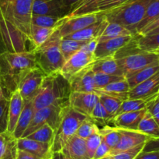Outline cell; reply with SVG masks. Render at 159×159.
Returning a JSON list of instances; mask_svg holds the SVG:
<instances>
[{
  "mask_svg": "<svg viewBox=\"0 0 159 159\" xmlns=\"http://www.w3.org/2000/svg\"><path fill=\"white\" fill-rule=\"evenodd\" d=\"M134 159H159V151H142L136 156Z\"/></svg>",
  "mask_w": 159,
  "mask_h": 159,
  "instance_id": "cell-50",
  "label": "cell"
},
{
  "mask_svg": "<svg viewBox=\"0 0 159 159\" xmlns=\"http://www.w3.org/2000/svg\"><path fill=\"white\" fill-rule=\"evenodd\" d=\"M34 0L0 1V38L6 51H26L30 41Z\"/></svg>",
  "mask_w": 159,
  "mask_h": 159,
  "instance_id": "cell-1",
  "label": "cell"
},
{
  "mask_svg": "<svg viewBox=\"0 0 159 159\" xmlns=\"http://www.w3.org/2000/svg\"><path fill=\"white\" fill-rule=\"evenodd\" d=\"M98 101L99 95L96 93L71 91L68 104L73 110L90 118Z\"/></svg>",
  "mask_w": 159,
  "mask_h": 159,
  "instance_id": "cell-12",
  "label": "cell"
},
{
  "mask_svg": "<svg viewBox=\"0 0 159 159\" xmlns=\"http://www.w3.org/2000/svg\"><path fill=\"white\" fill-rule=\"evenodd\" d=\"M158 33H159V27L157 28V29L154 30V31H151L149 34H148L147 35H152V34H158Z\"/></svg>",
  "mask_w": 159,
  "mask_h": 159,
  "instance_id": "cell-57",
  "label": "cell"
},
{
  "mask_svg": "<svg viewBox=\"0 0 159 159\" xmlns=\"http://www.w3.org/2000/svg\"><path fill=\"white\" fill-rule=\"evenodd\" d=\"M152 52H154V53H155V54H156L157 56H158V59H159V48H157V49H155V51H152Z\"/></svg>",
  "mask_w": 159,
  "mask_h": 159,
  "instance_id": "cell-58",
  "label": "cell"
},
{
  "mask_svg": "<svg viewBox=\"0 0 159 159\" xmlns=\"http://www.w3.org/2000/svg\"><path fill=\"white\" fill-rule=\"evenodd\" d=\"M61 151L70 159H90L88 155L85 140L76 135L68 140Z\"/></svg>",
  "mask_w": 159,
  "mask_h": 159,
  "instance_id": "cell-22",
  "label": "cell"
},
{
  "mask_svg": "<svg viewBox=\"0 0 159 159\" xmlns=\"http://www.w3.org/2000/svg\"><path fill=\"white\" fill-rule=\"evenodd\" d=\"M144 145H145V143H141L130 149L120 151L113 154H108L101 159H134L136 156L143 151Z\"/></svg>",
  "mask_w": 159,
  "mask_h": 159,
  "instance_id": "cell-43",
  "label": "cell"
},
{
  "mask_svg": "<svg viewBox=\"0 0 159 159\" xmlns=\"http://www.w3.org/2000/svg\"><path fill=\"white\" fill-rule=\"evenodd\" d=\"M127 0H100L96 5V12H106L126 2Z\"/></svg>",
  "mask_w": 159,
  "mask_h": 159,
  "instance_id": "cell-44",
  "label": "cell"
},
{
  "mask_svg": "<svg viewBox=\"0 0 159 159\" xmlns=\"http://www.w3.org/2000/svg\"><path fill=\"white\" fill-rule=\"evenodd\" d=\"M158 94L147 101L146 109L152 115L159 126V98Z\"/></svg>",
  "mask_w": 159,
  "mask_h": 159,
  "instance_id": "cell-47",
  "label": "cell"
},
{
  "mask_svg": "<svg viewBox=\"0 0 159 159\" xmlns=\"http://www.w3.org/2000/svg\"><path fill=\"white\" fill-rule=\"evenodd\" d=\"M34 50L21 52L4 51L0 54V84L6 98L17 90L22 78L30 70L37 68Z\"/></svg>",
  "mask_w": 159,
  "mask_h": 159,
  "instance_id": "cell-2",
  "label": "cell"
},
{
  "mask_svg": "<svg viewBox=\"0 0 159 159\" xmlns=\"http://www.w3.org/2000/svg\"><path fill=\"white\" fill-rule=\"evenodd\" d=\"M144 151H159V138L150 139L148 141L145 143L144 148Z\"/></svg>",
  "mask_w": 159,
  "mask_h": 159,
  "instance_id": "cell-51",
  "label": "cell"
},
{
  "mask_svg": "<svg viewBox=\"0 0 159 159\" xmlns=\"http://www.w3.org/2000/svg\"><path fill=\"white\" fill-rule=\"evenodd\" d=\"M94 73H102L115 76H124L114 55L98 59L93 63Z\"/></svg>",
  "mask_w": 159,
  "mask_h": 159,
  "instance_id": "cell-27",
  "label": "cell"
},
{
  "mask_svg": "<svg viewBox=\"0 0 159 159\" xmlns=\"http://www.w3.org/2000/svg\"><path fill=\"white\" fill-rule=\"evenodd\" d=\"M61 1L63 2L65 6H66L68 8H69V9L71 10V8H72L73 6H75L77 3H79L81 0H61Z\"/></svg>",
  "mask_w": 159,
  "mask_h": 159,
  "instance_id": "cell-54",
  "label": "cell"
},
{
  "mask_svg": "<svg viewBox=\"0 0 159 159\" xmlns=\"http://www.w3.org/2000/svg\"><path fill=\"white\" fill-rule=\"evenodd\" d=\"M101 142H102V137L99 133L93 134L89 137L85 139L87 151H88V155L90 159L93 158L95 152L101 143Z\"/></svg>",
  "mask_w": 159,
  "mask_h": 159,
  "instance_id": "cell-45",
  "label": "cell"
},
{
  "mask_svg": "<svg viewBox=\"0 0 159 159\" xmlns=\"http://www.w3.org/2000/svg\"><path fill=\"white\" fill-rule=\"evenodd\" d=\"M62 37L56 26L49 38L38 48L33 49L36 55V61L38 68L46 75L59 73L65 59L60 49Z\"/></svg>",
  "mask_w": 159,
  "mask_h": 159,
  "instance_id": "cell-4",
  "label": "cell"
},
{
  "mask_svg": "<svg viewBox=\"0 0 159 159\" xmlns=\"http://www.w3.org/2000/svg\"><path fill=\"white\" fill-rule=\"evenodd\" d=\"M111 151L110 147L102 140V142L99 144V146L98 147V148L96 149V152H95L94 156H93V159H101L102 157H104L105 156H107V154L110 153V151Z\"/></svg>",
  "mask_w": 159,
  "mask_h": 159,
  "instance_id": "cell-48",
  "label": "cell"
},
{
  "mask_svg": "<svg viewBox=\"0 0 159 159\" xmlns=\"http://www.w3.org/2000/svg\"><path fill=\"white\" fill-rule=\"evenodd\" d=\"M86 118L88 117L73 110L69 104L64 107L61 111L60 123L51 147L52 152L61 151L68 140L75 135L78 128Z\"/></svg>",
  "mask_w": 159,
  "mask_h": 159,
  "instance_id": "cell-7",
  "label": "cell"
},
{
  "mask_svg": "<svg viewBox=\"0 0 159 159\" xmlns=\"http://www.w3.org/2000/svg\"><path fill=\"white\" fill-rule=\"evenodd\" d=\"M16 159H40V158L37 157V156L27 152V151L18 149Z\"/></svg>",
  "mask_w": 159,
  "mask_h": 159,
  "instance_id": "cell-52",
  "label": "cell"
},
{
  "mask_svg": "<svg viewBox=\"0 0 159 159\" xmlns=\"http://www.w3.org/2000/svg\"><path fill=\"white\" fill-rule=\"evenodd\" d=\"M102 16V12H93L72 17L66 16L62 17L60 23L57 26V30L61 37H65L98 21Z\"/></svg>",
  "mask_w": 159,
  "mask_h": 159,
  "instance_id": "cell-10",
  "label": "cell"
},
{
  "mask_svg": "<svg viewBox=\"0 0 159 159\" xmlns=\"http://www.w3.org/2000/svg\"><path fill=\"white\" fill-rule=\"evenodd\" d=\"M8 110H9V99L6 98L0 101V132L7 130Z\"/></svg>",
  "mask_w": 159,
  "mask_h": 159,
  "instance_id": "cell-46",
  "label": "cell"
},
{
  "mask_svg": "<svg viewBox=\"0 0 159 159\" xmlns=\"http://www.w3.org/2000/svg\"><path fill=\"white\" fill-rule=\"evenodd\" d=\"M24 106V100L20 95L18 90L11 94L9 98V110H8L7 132L12 133L16 126L22 110Z\"/></svg>",
  "mask_w": 159,
  "mask_h": 159,
  "instance_id": "cell-20",
  "label": "cell"
},
{
  "mask_svg": "<svg viewBox=\"0 0 159 159\" xmlns=\"http://www.w3.org/2000/svg\"><path fill=\"white\" fill-rule=\"evenodd\" d=\"M134 35L131 31H129L127 28L122 25L113 22H108L105 30L99 37V42L105 41L110 39L116 38L120 37H125V36Z\"/></svg>",
  "mask_w": 159,
  "mask_h": 159,
  "instance_id": "cell-29",
  "label": "cell"
},
{
  "mask_svg": "<svg viewBox=\"0 0 159 159\" xmlns=\"http://www.w3.org/2000/svg\"><path fill=\"white\" fill-rule=\"evenodd\" d=\"M0 1H1V0H0Z\"/></svg>",
  "mask_w": 159,
  "mask_h": 159,
  "instance_id": "cell-60",
  "label": "cell"
},
{
  "mask_svg": "<svg viewBox=\"0 0 159 159\" xmlns=\"http://www.w3.org/2000/svg\"><path fill=\"white\" fill-rule=\"evenodd\" d=\"M130 88L127 80L124 79L116 82L111 83L105 87L99 90H96L95 93L97 94H106L113 98H117L124 101L129 99V91Z\"/></svg>",
  "mask_w": 159,
  "mask_h": 159,
  "instance_id": "cell-23",
  "label": "cell"
},
{
  "mask_svg": "<svg viewBox=\"0 0 159 159\" xmlns=\"http://www.w3.org/2000/svg\"><path fill=\"white\" fill-rule=\"evenodd\" d=\"M159 93V71L129 91V99L149 100Z\"/></svg>",
  "mask_w": 159,
  "mask_h": 159,
  "instance_id": "cell-16",
  "label": "cell"
},
{
  "mask_svg": "<svg viewBox=\"0 0 159 159\" xmlns=\"http://www.w3.org/2000/svg\"><path fill=\"white\" fill-rule=\"evenodd\" d=\"M96 60L94 52L89 51L84 45L79 51L65 61L59 73L69 82L73 76L88 65L93 64Z\"/></svg>",
  "mask_w": 159,
  "mask_h": 159,
  "instance_id": "cell-9",
  "label": "cell"
},
{
  "mask_svg": "<svg viewBox=\"0 0 159 159\" xmlns=\"http://www.w3.org/2000/svg\"><path fill=\"white\" fill-rule=\"evenodd\" d=\"M51 159H70L69 157H67L61 151H54V152H52V154H51Z\"/></svg>",
  "mask_w": 159,
  "mask_h": 159,
  "instance_id": "cell-53",
  "label": "cell"
},
{
  "mask_svg": "<svg viewBox=\"0 0 159 159\" xmlns=\"http://www.w3.org/2000/svg\"><path fill=\"white\" fill-rule=\"evenodd\" d=\"M34 112L35 111H34V106H33V100L24 101V106H23L21 114L19 117L15 129L12 132V135L17 140L21 138L23 134L24 133L26 129L29 126L33 116H34Z\"/></svg>",
  "mask_w": 159,
  "mask_h": 159,
  "instance_id": "cell-26",
  "label": "cell"
},
{
  "mask_svg": "<svg viewBox=\"0 0 159 159\" xmlns=\"http://www.w3.org/2000/svg\"><path fill=\"white\" fill-rule=\"evenodd\" d=\"M99 134L102 137V140L108 145L110 149H113L117 145L120 139L118 128L112 127L110 126H104L102 129H99Z\"/></svg>",
  "mask_w": 159,
  "mask_h": 159,
  "instance_id": "cell-36",
  "label": "cell"
},
{
  "mask_svg": "<svg viewBox=\"0 0 159 159\" xmlns=\"http://www.w3.org/2000/svg\"><path fill=\"white\" fill-rule=\"evenodd\" d=\"M70 93L69 82L60 73L46 75L40 91L33 99L34 111L50 105L65 107L69 104Z\"/></svg>",
  "mask_w": 159,
  "mask_h": 159,
  "instance_id": "cell-3",
  "label": "cell"
},
{
  "mask_svg": "<svg viewBox=\"0 0 159 159\" xmlns=\"http://www.w3.org/2000/svg\"><path fill=\"white\" fill-rule=\"evenodd\" d=\"M159 71V60L152 62L150 65L139 70L126 75L125 79L128 83L130 88H133L143 81L149 79Z\"/></svg>",
  "mask_w": 159,
  "mask_h": 159,
  "instance_id": "cell-24",
  "label": "cell"
},
{
  "mask_svg": "<svg viewBox=\"0 0 159 159\" xmlns=\"http://www.w3.org/2000/svg\"><path fill=\"white\" fill-rule=\"evenodd\" d=\"M86 42L63 37L61 41L60 49L65 61L81 49Z\"/></svg>",
  "mask_w": 159,
  "mask_h": 159,
  "instance_id": "cell-34",
  "label": "cell"
},
{
  "mask_svg": "<svg viewBox=\"0 0 159 159\" xmlns=\"http://www.w3.org/2000/svg\"><path fill=\"white\" fill-rule=\"evenodd\" d=\"M62 18L51 16L32 15L31 24L37 25L43 27H56L58 26Z\"/></svg>",
  "mask_w": 159,
  "mask_h": 159,
  "instance_id": "cell-41",
  "label": "cell"
},
{
  "mask_svg": "<svg viewBox=\"0 0 159 159\" xmlns=\"http://www.w3.org/2000/svg\"><path fill=\"white\" fill-rule=\"evenodd\" d=\"M90 118H92L96 124L99 123L101 125H107V123H112L113 116H112L106 110L105 108L102 106V104L99 101L93 108Z\"/></svg>",
  "mask_w": 159,
  "mask_h": 159,
  "instance_id": "cell-38",
  "label": "cell"
},
{
  "mask_svg": "<svg viewBox=\"0 0 159 159\" xmlns=\"http://www.w3.org/2000/svg\"><path fill=\"white\" fill-rule=\"evenodd\" d=\"M99 95V101L102 104L106 110L114 117L116 115L118 109L120 107L121 103L123 102L117 98L108 96L106 94H98Z\"/></svg>",
  "mask_w": 159,
  "mask_h": 159,
  "instance_id": "cell-42",
  "label": "cell"
},
{
  "mask_svg": "<svg viewBox=\"0 0 159 159\" xmlns=\"http://www.w3.org/2000/svg\"><path fill=\"white\" fill-rule=\"evenodd\" d=\"M17 147L19 150L27 151L40 159H51L52 154V146L51 144L41 143L26 137L18 139Z\"/></svg>",
  "mask_w": 159,
  "mask_h": 159,
  "instance_id": "cell-19",
  "label": "cell"
},
{
  "mask_svg": "<svg viewBox=\"0 0 159 159\" xmlns=\"http://www.w3.org/2000/svg\"><path fill=\"white\" fill-rule=\"evenodd\" d=\"M45 74L40 68L34 69L28 72L19 83L17 90L24 101L33 100L41 88Z\"/></svg>",
  "mask_w": 159,
  "mask_h": 159,
  "instance_id": "cell-11",
  "label": "cell"
},
{
  "mask_svg": "<svg viewBox=\"0 0 159 159\" xmlns=\"http://www.w3.org/2000/svg\"><path fill=\"white\" fill-rule=\"evenodd\" d=\"M154 0H127L121 6L103 12L108 22L119 23L135 35V28Z\"/></svg>",
  "mask_w": 159,
  "mask_h": 159,
  "instance_id": "cell-5",
  "label": "cell"
},
{
  "mask_svg": "<svg viewBox=\"0 0 159 159\" xmlns=\"http://www.w3.org/2000/svg\"><path fill=\"white\" fill-rule=\"evenodd\" d=\"M124 76H115V75H110L102 73H94V86L95 91L96 90H99L111 83L116 82L124 79Z\"/></svg>",
  "mask_w": 159,
  "mask_h": 159,
  "instance_id": "cell-40",
  "label": "cell"
},
{
  "mask_svg": "<svg viewBox=\"0 0 159 159\" xmlns=\"http://www.w3.org/2000/svg\"><path fill=\"white\" fill-rule=\"evenodd\" d=\"M71 91L95 93L94 72L93 64L84 68L69 80Z\"/></svg>",
  "mask_w": 159,
  "mask_h": 159,
  "instance_id": "cell-15",
  "label": "cell"
},
{
  "mask_svg": "<svg viewBox=\"0 0 159 159\" xmlns=\"http://www.w3.org/2000/svg\"><path fill=\"white\" fill-rule=\"evenodd\" d=\"M159 16V0H154L149 6L148 7L142 20L139 22L135 28V36L143 29L145 26H147L149 23L155 20Z\"/></svg>",
  "mask_w": 159,
  "mask_h": 159,
  "instance_id": "cell-35",
  "label": "cell"
},
{
  "mask_svg": "<svg viewBox=\"0 0 159 159\" xmlns=\"http://www.w3.org/2000/svg\"><path fill=\"white\" fill-rule=\"evenodd\" d=\"M107 23H108V21L103 14V16L98 21L89 25L88 26L77 31V32L69 34L65 37V38L73 39V40L85 42L94 40V39H99V37H100L101 34L105 30Z\"/></svg>",
  "mask_w": 159,
  "mask_h": 159,
  "instance_id": "cell-18",
  "label": "cell"
},
{
  "mask_svg": "<svg viewBox=\"0 0 159 159\" xmlns=\"http://www.w3.org/2000/svg\"><path fill=\"white\" fill-rule=\"evenodd\" d=\"M158 98H159V93H158Z\"/></svg>",
  "mask_w": 159,
  "mask_h": 159,
  "instance_id": "cell-59",
  "label": "cell"
},
{
  "mask_svg": "<svg viewBox=\"0 0 159 159\" xmlns=\"http://www.w3.org/2000/svg\"><path fill=\"white\" fill-rule=\"evenodd\" d=\"M159 27V16L158 17L155 19L154 20H152L151 23H149L147 26H144L136 36H145L151 32V31H154V30L157 29Z\"/></svg>",
  "mask_w": 159,
  "mask_h": 159,
  "instance_id": "cell-49",
  "label": "cell"
},
{
  "mask_svg": "<svg viewBox=\"0 0 159 159\" xmlns=\"http://www.w3.org/2000/svg\"><path fill=\"white\" fill-rule=\"evenodd\" d=\"M148 101V100L142 99H127L121 103L120 107L118 109L116 115L124 113V112H135V111L146 108V103Z\"/></svg>",
  "mask_w": 159,
  "mask_h": 159,
  "instance_id": "cell-39",
  "label": "cell"
},
{
  "mask_svg": "<svg viewBox=\"0 0 159 159\" xmlns=\"http://www.w3.org/2000/svg\"><path fill=\"white\" fill-rule=\"evenodd\" d=\"M17 151V139L12 133L0 132V159H16Z\"/></svg>",
  "mask_w": 159,
  "mask_h": 159,
  "instance_id": "cell-25",
  "label": "cell"
},
{
  "mask_svg": "<svg viewBox=\"0 0 159 159\" xmlns=\"http://www.w3.org/2000/svg\"><path fill=\"white\" fill-rule=\"evenodd\" d=\"M95 133H99V128L92 118L88 117L81 123L76 131L75 135L80 138L85 140Z\"/></svg>",
  "mask_w": 159,
  "mask_h": 159,
  "instance_id": "cell-37",
  "label": "cell"
},
{
  "mask_svg": "<svg viewBox=\"0 0 159 159\" xmlns=\"http://www.w3.org/2000/svg\"><path fill=\"white\" fill-rule=\"evenodd\" d=\"M146 111L147 109L144 108L139 111H135V112H124V113L120 114L113 117L112 123L116 128L138 130V125Z\"/></svg>",
  "mask_w": 159,
  "mask_h": 159,
  "instance_id": "cell-21",
  "label": "cell"
},
{
  "mask_svg": "<svg viewBox=\"0 0 159 159\" xmlns=\"http://www.w3.org/2000/svg\"><path fill=\"white\" fill-rule=\"evenodd\" d=\"M6 95H5L4 91H3V89H2V87L1 84H0V101H2L3 99H6Z\"/></svg>",
  "mask_w": 159,
  "mask_h": 159,
  "instance_id": "cell-55",
  "label": "cell"
},
{
  "mask_svg": "<svg viewBox=\"0 0 159 159\" xmlns=\"http://www.w3.org/2000/svg\"><path fill=\"white\" fill-rule=\"evenodd\" d=\"M138 131L148 136L151 138H159L158 124L148 111H146L138 125Z\"/></svg>",
  "mask_w": 159,
  "mask_h": 159,
  "instance_id": "cell-30",
  "label": "cell"
},
{
  "mask_svg": "<svg viewBox=\"0 0 159 159\" xmlns=\"http://www.w3.org/2000/svg\"><path fill=\"white\" fill-rule=\"evenodd\" d=\"M55 28L56 27H43V26L31 24L30 42L32 44L33 49H35L43 45L53 34Z\"/></svg>",
  "mask_w": 159,
  "mask_h": 159,
  "instance_id": "cell-28",
  "label": "cell"
},
{
  "mask_svg": "<svg viewBox=\"0 0 159 159\" xmlns=\"http://www.w3.org/2000/svg\"><path fill=\"white\" fill-rule=\"evenodd\" d=\"M100 0H81L73 6L67 17H72L96 12V5Z\"/></svg>",
  "mask_w": 159,
  "mask_h": 159,
  "instance_id": "cell-32",
  "label": "cell"
},
{
  "mask_svg": "<svg viewBox=\"0 0 159 159\" xmlns=\"http://www.w3.org/2000/svg\"><path fill=\"white\" fill-rule=\"evenodd\" d=\"M70 12L61 0H34L32 15L51 16L62 18Z\"/></svg>",
  "mask_w": 159,
  "mask_h": 159,
  "instance_id": "cell-13",
  "label": "cell"
},
{
  "mask_svg": "<svg viewBox=\"0 0 159 159\" xmlns=\"http://www.w3.org/2000/svg\"><path fill=\"white\" fill-rule=\"evenodd\" d=\"M134 37L135 35H129L99 42L94 51L95 57L96 59H98L107 57V56L115 55V54L118 51L130 43L134 38Z\"/></svg>",
  "mask_w": 159,
  "mask_h": 159,
  "instance_id": "cell-17",
  "label": "cell"
},
{
  "mask_svg": "<svg viewBox=\"0 0 159 159\" xmlns=\"http://www.w3.org/2000/svg\"><path fill=\"white\" fill-rule=\"evenodd\" d=\"M4 51H6V49H5L4 45H3L2 42L1 38H0V54H1L2 52H3Z\"/></svg>",
  "mask_w": 159,
  "mask_h": 159,
  "instance_id": "cell-56",
  "label": "cell"
},
{
  "mask_svg": "<svg viewBox=\"0 0 159 159\" xmlns=\"http://www.w3.org/2000/svg\"><path fill=\"white\" fill-rule=\"evenodd\" d=\"M54 137H55V131L49 125L46 124L38 128L37 130L26 137V138L37 140V141L41 142V143H48L52 146Z\"/></svg>",
  "mask_w": 159,
  "mask_h": 159,
  "instance_id": "cell-31",
  "label": "cell"
},
{
  "mask_svg": "<svg viewBox=\"0 0 159 159\" xmlns=\"http://www.w3.org/2000/svg\"><path fill=\"white\" fill-rule=\"evenodd\" d=\"M118 130L120 134V139L119 143L110 151L108 154H113L120 152V151L130 149V148L138 146L141 143H146L150 139H152L150 137L138 130L120 129V128H118Z\"/></svg>",
  "mask_w": 159,
  "mask_h": 159,
  "instance_id": "cell-14",
  "label": "cell"
},
{
  "mask_svg": "<svg viewBox=\"0 0 159 159\" xmlns=\"http://www.w3.org/2000/svg\"><path fill=\"white\" fill-rule=\"evenodd\" d=\"M63 108L64 107L50 105L35 111L29 126L23 134L21 138L28 137L30 134L37 130L38 128L46 124L49 125L56 132L58 128L59 123H60L61 111Z\"/></svg>",
  "mask_w": 159,
  "mask_h": 159,
  "instance_id": "cell-8",
  "label": "cell"
},
{
  "mask_svg": "<svg viewBox=\"0 0 159 159\" xmlns=\"http://www.w3.org/2000/svg\"><path fill=\"white\" fill-rule=\"evenodd\" d=\"M138 49L144 51H153L159 48V33L145 36H135Z\"/></svg>",
  "mask_w": 159,
  "mask_h": 159,
  "instance_id": "cell-33",
  "label": "cell"
},
{
  "mask_svg": "<svg viewBox=\"0 0 159 159\" xmlns=\"http://www.w3.org/2000/svg\"><path fill=\"white\" fill-rule=\"evenodd\" d=\"M117 52H123V55L114 56L124 76L159 60L157 55L154 52L141 51L138 49L135 37L130 43Z\"/></svg>",
  "mask_w": 159,
  "mask_h": 159,
  "instance_id": "cell-6",
  "label": "cell"
}]
</instances>
